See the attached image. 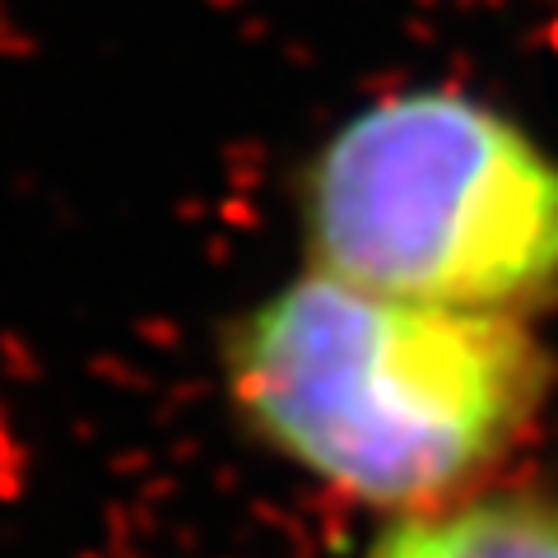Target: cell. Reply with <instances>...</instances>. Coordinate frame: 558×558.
Listing matches in <instances>:
<instances>
[{"mask_svg":"<svg viewBox=\"0 0 558 558\" xmlns=\"http://www.w3.org/2000/svg\"><path fill=\"white\" fill-rule=\"evenodd\" d=\"M307 270L451 312L558 303V154L457 89H405L322 140L299 191Z\"/></svg>","mask_w":558,"mask_h":558,"instance_id":"7a4b0ae2","label":"cell"},{"mask_svg":"<svg viewBox=\"0 0 558 558\" xmlns=\"http://www.w3.org/2000/svg\"><path fill=\"white\" fill-rule=\"evenodd\" d=\"M359 558H558V488L480 484L396 512Z\"/></svg>","mask_w":558,"mask_h":558,"instance_id":"3957f363","label":"cell"},{"mask_svg":"<svg viewBox=\"0 0 558 558\" xmlns=\"http://www.w3.org/2000/svg\"><path fill=\"white\" fill-rule=\"evenodd\" d=\"M223 387L260 447L396 517L508 465L549 405L554 354L526 317L303 270L229 326Z\"/></svg>","mask_w":558,"mask_h":558,"instance_id":"6da1fadb","label":"cell"}]
</instances>
